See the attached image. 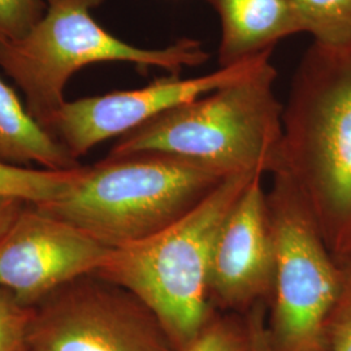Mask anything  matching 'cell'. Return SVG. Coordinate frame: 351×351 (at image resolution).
Wrapping results in <instances>:
<instances>
[{"instance_id":"30bf717a","label":"cell","mask_w":351,"mask_h":351,"mask_svg":"<svg viewBox=\"0 0 351 351\" xmlns=\"http://www.w3.org/2000/svg\"><path fill=\"white\" fill-rule=\"evenodd\" d=\"M263 180L252 178L215 239L207 282L215 311L246 314L256 304L269 306L275 242Z\"/></svg>"},{"instance_id":"d6986e66","label":"cell","mask_w":351,"mask_h":351,"mask_svg":"<svg viewBox=\"0 0 351 351\" xmlns=\"http://www.w3.org/2000/svg\"><path fill=\"white\" fill-rule=\"evenodd\" d=\"M267 307V303H261L252 307L249 313H246L252 336L254 351H274L268 339Z\"/></svg>"},{"instance_id":"2e32d148","label":"cell","mask_w":351,"mask_h":351,"mask_svg":"<svg viewBox=\"0 0 351 351\" xmlns=\"http://www.w3.org/2000/svg\"><path fill=\"white\" fill-rule=\"evenodd\" d=\"M33 308L23 306L11 290L0 288V351H27Z\"/></svg>"},{"instance_id":"4fadbf2b","label":"cell","mask_w":351,"mask_h":351,"mask_svg":"<svg viewBox=\"0 0 351 351\" xmlns=\"http://www.w3.org/2000/svg\"><path fill=\"white\" fill-rule=\"evenodd\" d=\"M300 32L329 47L351 45V0H294Z\"/></svg>"},{"instance_id":"9a60e30c","label":"cell","mask_w":351,"mask_h":351,"mask_svg":"<svg viewBox=\"0 0 351 351\" xmlns=\"http://www.w3.org/2000/svg\"><path fill=\"white\" fill-rule=\"evenodd\" d=\"M184 351H254L247 316L216 311L201 335Z\"/></svg>"},{"instance_id":"3957f363","label":"cell","mask_w":351,"mask_h":351,"mask_svg":"<svg viewBox=\"0 0 351 351\" xmlns=\"http://www.w3.org/2000/svg\"><path fill=\"white\" fill-rule=\"evenodd\" d=\"M269 62L239 82L160 113L117 139L112 156L158 151L224 175H275L281 163L284 106Z\"/></svg>"},{"instance_id":"5b68a950","label":"cell","mask_w":351,"mask_h":351,"mask_svg":"<svg viewBox=\"0 0 351 351\" xmlns=\"http://www.w3.org/2000/svg\"><path fill=\"white\" fill-rule=\"evenodd\" d=\"M45 1L46 12L27 36L16 42H0V68L21 88L27 111L47 130L66 101L64 90L69 78L86 65L124 62L178 75L185 66L208 60L201 42L194 39L146 50L114 37L91 16V10L103 0Z\"/></svg>"},{"instance_id":"5bb4252c","label":"cell","mask_w":351,"mask_h":351,"mask_svg":"<svg viewBox=\"0 0 351 351\" xmlns=\"http://www.w3.org/2000/svg\"><path fill=\"white\" fill-rule=\"evenodd\" d=\"M80 168L50 171L0 163V195L17 197L33 204L53 201L72 185Z\"/></svg>"},{"instance_id":"9c48e42d","label":"cell","mask_w":351,"mask_h":351,"mask_svg":"<svg viewBox=\"0 0 351 351\" xmlns=\"http://www.w3.org/2000/svg\"><path fill=\"white\" fill-rule=\"evenodd\" d=\"M110 250L29 203L0 239V288L34 308L56 289L94 274Z\"/></svg>"},{"instance_id":"52a82bcc","label":"cell","mask_w":351,"mask_h":351,"mask_svg":"<svg viewBox=\"0 0 351 351\" xmlns=\"http://www.w3.org/2000/svg\"><path fill=\"white\" fill-rule=\"evenodd\" d=\"M29 351H178L150 307L130 290L85 275L33 308Z\"/></svg>"},{"instance_id":"8fae6325","label":"cell","mask_w":351,"mask_h":351,"mask_svg":"<svg viewBox=\"0 0 351 351\" xmlns=\"http://www.w3.org/2000/svg\"><path fill=\"white\" fill-rule=\"evenodd\" d=\"M221 23L220 68L272 50L282 38L300 33L294 0H206Z\"/></svg>"},{"instance_id":"8992f818","label":"cell","mask_w":351,"mask_h":351,"mask_svg":"<svg viewBox=\"0 0 351 351\" xmlns=\"http://www.w3.org/2000/svg\"><path fill=\"white\" fill-rule=\"evenodd\" d=\"M267 201L275 242V287L267 314L274 351H326L341 265L294 184L275 173Z\"/></svg>"},{"instance_id":"277c9868","label":"cell","mask_w":351,"mask_h":351,"mask_svg":"<svg viewBox=\"0 0 351 351\" xmlns=\"http://www.w3.org/2000/svg\"><path fill=\"white\" fill-rule=\"evenodd\" d=\"M255 176L263 175L228 176L175 224L111 249L91 275L134 293L158 316L177 350H186L216 313L207 293L215 239Z\"/></svg>"},{"instance_id":"ffe728a7","label":"cell","mask_w":351,"mask_h":351,"mask_svg":"<svg viewBox=\"0 0 351 351\" xmlns=\"http://www.w3.org/2000/svg\"><path fill=\"white\" fill-rule=\"evenodd\" d=\"M29 202L11 195H0V239L12 228Z\"/></svg>"},{"instance_id":"7c38bea8","label":"cell","mask_w":351,"mask_h":351,"mask_svg":"<svg viewBox=\"0 0 351 351\" xmlns=\"http://www.w3.org/2000/svg\"><path fill=\"white\" fill-rule=\"evenodd\" d=\"M0 163L14 167L38 164L50 171L81 167L63 145L38 123L0 78Z\"/></svg>"},{"instance_id":"44dd1931","label":"cell","mask_w":351,"mask_h":351,"mask_svg":"<svg viewBox=\"0 0 351 351\" xmlns=\"http://www.w3.org/2000/svg\"><path fill=\"white\" fill-rule=\"evenodd\" d=\"M27 351H29V350H27Z\"/></svg>"},{"instance_id":"ac0fdd59","label":"cell","mask_w":351,"mask_h":351,"mask_svg":"<svg viewBox=\"0 0 351 351\" xmlns=\"http://www.w3.org/2000/svg\"><path fill=\"white\" fill-rule=\"evenodd\" d=\"M45 12V0H0V42L23 39Z\"/></svg>"},{"instance_id":"ba28073f","label":"cell","mask_w":351,"mask_h":351,"mask_svg":"<svg viewBox=\"0 0 351 351\" xmlns=\"http://www.w3.org/2000/svg\"><path fill=\"white\" fill-rule=\"evenodd\" d=\"M271 55L272 50L265 51L210 75L194 78L171 75L158 78L142 88L65 101L49 130L78 159L101 142L113 137L120 138L160 113L239 82L269 62Z\"/></svg>"},{"instance_id":"7a4b0ae2","label":"cell","mask_w":351,"mask_h":351,"mask_svg":"<svg viewBox=\"0 0 351 351\" xmlns=\"http://www.w3.org/2000/svg\"><path fill=\"white\" fill-rule=\"evenodd\" d=\"M226 177L165 152L108 155L99 163L81 167L64 194L34 206L103 246L120 249L175 224Z\"/></svg>"},{"instance_id":"e0dca14e","label":"cell","mask_w":351,"mask_h":351,"mask_svg":"<svg viewBox=\"0 0 351 351\" xmlns=\"http://www.w3.org/2000/svg\"><path fill=\"white\" fill-rule=\"evenodd\" d=\"M339 265L341 287L326 323V351H351V258Z\"/></svg>"},{"instance_id":"6da1fadb","label":"cell","mask_w":351,"mask_h":351,"mask_svg":"<svg viewBox=\"0 0 351 351\" xmlns=\"http://www.w3.org/2000/svg\"><path fill=\"white\" fill-rule=\"evenodd\" d=\"M276 173L301 194L337 263L351 258V45L314 42L282 111Z\"/></svg>"}]
</instances>
